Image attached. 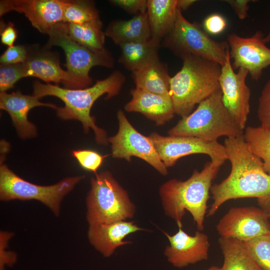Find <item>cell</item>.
I'll use <instances>...</instances> for the list:
<instances>
[{
  "label": "cell",
  "mask_w": 270,
  "mask_h": 270,
  "mask_svg": "<svg viewBox=\"0 0 270 270\" xmlns=\"http://www.w3.org/2000/svg\"><path fill=\"white\" fill-rule=\"evenodd\" d=\"M224 146L231 170L224 180L211 186L213 202L208 216H213L230 200L255 198L258 202H270V175L264 170L262 160L250 150L244 135L226 138Z\"/></svg>",
  "instance_id": "obj_1"
},
{
  "label": "cell",
  "mask_w": 270,
  "mask_h": 270,
  "mask_svg": "<svg viewBox=\"0 0 270 270\" xmlns=\"http://www.w3.org/2000/svg\"><path fill=\"white\" fill-rule=\"evenodd\" d=\"M124 80V75L116 70L108 78L97 80L92 86L83 88H67L35 81L33 95L39 98L50 96L61 100L64 105L56 109L58 116L64 120L80 121L86 133L92 128L97 143L106 145L108 142L106 132L96 124L95 118L91 116L90 110L96 100L102 96L106 94V98H110L118 94Z\"/></svg>",
  "instance_id": "obj_2"
},
{
  "label": "cell",
  "mask_w": 270,
  "mask_h": 270,
  "mask_svg": "<svg viewBox=\"0 0 270 270\" xmlns=\"http://www.w3.org/2000/svg\"><path fill=\"white\" fill-rule=\"evenodd\" d=\"M226 160H210L200 171L194 170L186 180L173 178L160 186L159 194L164 213L176 222L178 227H182V220L188 211L198 230H204L212 182Z\"/></svg>",
  "instance_id": "obj_3"
},
{
  "label": "cell",
  "mask_w": 270,
  "mask_h": 270,
  "mask_svg": "<svg viewBox=\"0 0 270 270\" xmlns=\"http://www.w3.org/2000/svg\"><path fill=\"white\" fill-rule=\"evenodd\" d=\"M182 66L170 78V96L175 114L182 118L192 112L196 104L220 90L222 66L201 57L186 56Z\"/></svg>",
  "instance_id": "obj_4"
},
{
  "label": "cell",
  "mask_w": 270,
  "mask_h": 270,
  "mask_svg": "<svg viewBox=\"0 0 270 270\" xmlns=\"http://www.w3.org/2000/svg\"><path fill=\"white\" fill-rule=\"evenodd\" d=\"M244 132L224 104L220 89L200 103L194 111L182 118L168 132L169 136L194 137L207 142H218L223 136H241Z\"/></svg>",
  "instance_id": "obj_5"
},
{
  "label": "cell",
  "mask_w": 270,
  "mask_h": 270,
  "mask_svg": "<svg viewBox=\"0 0 270 270\" xmlns=\"http://www.w3.org/2000/svg\"><path fill=\"white\" fill-rule=\"evenodd\" d=\"M86 206L89 225L126 220L133 218L136 212L128 192L108 170L96 174L91 178Z\"/></svg>",
  "instance_id": "obj_6"
},
{
  "label": "cell",
  "mask_w": 270,
  "mask_h": 270,
  "mask_svg": "<svg viewBox=\"0 0 270 270\" xmlns=\"http://www.w3.org/2000/svg\"><path fill=\"white\" fill-rule=\"evenodd\" d=\"M165 39L166 46L181 58L186 56H194L212 60L222 66L229 52L227 42L212 39L201 24L190 22L178 10L174 28Z\"/></svg>",
  "instance_id": "obj_7"
},
{
  "label": "cell",
  "mask_w": 270,
  "mask_h": 270,
  "mask_svg": "<svg viewBox=\"0 0 270 270\" xmlns=\"http://www.w3.org/2000/svg\"><path fill=\"white\" fill-rule=\"evenodd\" d=\"M84 178L78 176L63 179L50 186H40L21 178L4 164L0 166V198L2 200H38L48 206L58 216L60 204Z\"/></svg>",
  "instance_id": "obj_8"
},
{
  "label": "cell",
  "mask_w": 270,
  "mask_h": 270,
  "mask_svg": "<svg viewBox=\"0 0 270 270\" xmlns=\"http://www.w3.org/2000/svg\"><path fill=\"white\" fill-rule=\"evenodd\" d=\"M48 44L61 47L66 56L67 71L82 82L87 88L92 84L89 72L93 66H99L112 68L114 61L108 53L94 52L80 44L68 34L65 23L62 22L53 26L48 33Z\"/></svg>",
  "instance_id": "obj_9"
},
{
  "label": "cell",
  "mask_w": 270,
  "mask_h": 270,
  "mask_svg": "<svg viewBox=\"0 0 270 270\" xmlns=\"http://www.w3.org/2000/svg\"><path fill=\"white\" fill-rule=\"evenodd\" d=\"M118 129L117 133L108 138L114 158L131 160L138 157L150 164L163 176L168 174V168L160 160L154 144L148 136L138 132L130 123L124 112H117Z\"/></svg>",
  "instance_id": "obj_10"
},
{
  "label": "cell",
  "mask_w": 270,
  "mask_h": 270,
  "mask_svg": "<svg viewBox=\"0 0 270 270\" xmlns=\"http://www.w3.org/2000/svg\"><path fill=\"white\" fill-rule=\"evenodd\" d=\"M166 166H173L181 158L194 154L208 156L211 160H228L224 145L194 137L163 136L156 132L148 136Z\"/></svg>",
  "instance_id": "obj_11"
},
{
  "label": "cell",
  "mask_w": 270,
  "mask_h": 270,
  "mask_svg": "<svg viewBox=\"0 0 270 270\" xmlns=\"http://www.w3.org/2000/svg\"><path fill=\"white\" fill-rule=\"evenodd\" d=\"M216 230L220 237L245 242L269 232L270 220L260 208L232 207L220 220Z\"/></svg>",
  "instance_id": "obj_12"
},
{
  "label": "cell",
  "mask_w": 270,
  "mask_h": 270,
  "mask_svg": "<svg viewBox=\"0 0 270 270\" xmlns=\"http://www.w3.org/2000/svg\"><path fill=\"white\" fill-rule=\"evenodd\" d=\"M264 38L260 30L246 38L235 33L228 35L227 42L234 70L244 68L252 80L260 78L263 70L270 66V48L266 45Z\"/></svg>",
  "instance_id": "obj_13"
},
{
  "label": "cell",
  "mask_w": 270,
  "mask_h": 270,
  "mask_svg": "<svg viewBox=\"0 0 270 270\" xmlns=\"http://www.w3.org/2000/svg\"><path fill=\"white\" fill-rule=\"evenodd\" d=\"M248 71L244 68L233 69L230 52L226 61L222 66L219 78L222 100L226 108L244 130L250 112V90L246 80Z\"/></svg>",
  "instance_id": "obj_14"
},
{
  "label": "cell",
  "mask_w": 270,
  "mask_h": 270,
  "mask_svg": "<svg viewBox=\"0 0 270 270\" xmlns=\"http://www.w3.org/2000/svg\"><path fill=\"white\" fill-rule=\"evenodd\" d=\"M182 228L178 227L177 232L173 235L162 231L170 242L164 254L171 264L180 268L207 260L210 246L207 234L198 230L191 236Z\"/></svg>",
  "instance_id": "obj_15"
},
{
  "label": "cell",
  "mask_w": 270,
  "mask_h": 270,
  "mask_svg": "<svg viewBox=\"0 0 270 270\" xmlns=\"http://www.w3.org/2000/svg\"><path fill=\"white\" fill-rule=\"evenodd\" d=\"M63 0H2L0 15L10 11L22 13L32 26L46 34L56 24L63 22Z\"/></svg>",
  "instance_id": "obj_16"
},
{
  "label": "cell",
  "mask_w": 270,
  "mask_h": 270,
  "mask_svg": "<svg viewBox=\"0 0 270 270\" xmlns=\"http://www.w3.org/2000/svg\"><path fill=\"white\" fill-rule=\"evenodd\" d=\"M34 95L22 94L20 90L10 94L1 92L0 108L10 115L18 136L22 139L35 138L37 136L36 126L28 120L30 110L36 106H44L56 109V105L42 102Z\"/></svg>",
  "instance_id": "obj_17"
},
{
  "label": "cell",
  "mask_w": 270,
  "mask_h": 270,
  "mask_svg": "<svg viewBox=\"0 0 270 270\" xmlns=\"http://www.w3.org/2000/svg\"><path fill=\"white\" fill-rule=\"evenodd\" d=\"M139 230H148L134 222L121 220L110 224L90 225L88 238L90 243L104 257L111 256L119 246L130 244L124 240L130 234Z\"/></svg>",
  "instance_id": "obj_18"
},
{
  "label": "cell",
  "mask_w": 270,
  "mask_h": 270,
  "mask_svg": "<svg viewBox=\"0 0 270 270\" xmlns=\"http://www.w3.org/2000/svg\"><path fill=\"white\" fill-rule=\"evenodd\" d=\"M130 94L132 98L124 106L126 112L141 113L158 126L164 124L174 118L175 112L170 96L136 88L131 90Z\"/></svg>",
  "instance_id": "obj_19"
},
{
  "label": "cell",
  "mask_w": 270,
  "mask_h": 270,
  "mask_svg": "<svg viewBox=\"0 0 270 270\" xmlns=\"http://www.w3.org/2000/svg\"><path fill=\"white\" fill-rule=\"evenodd\" d=\"M25 77L38 78L47 84H62L65 88H86L84 84L67 70L60 67L57 58L47 54L28 58L24 63Z\"/></svg>",
  "instance_id": "obj_20"
},
{
  "label": "cell",
  "mask_w": 270,
  "mask_h": 270,
  "mask_svg": "<svg viewBox=\"0 0 270 270\" xmlns=\"http://www.w3.org/2000/svg\"><path fill=\"white\" fill-rule=\"evenodd\" d=\"M177 0H148L152 38L158 42L172 31L176 18Z\"/></svg>",
  "instance_id": "obj_21"
},
{
  "label": "cell",
  "mask_w": 270,
  "mask_h": 270,
  "mask_svg": "<svg viewBox=\"0 0 270 270\" xmlns=\"http://www.w3.org/2000/svg\"><path fill=\"white\" fill-rule=\"evenodd\" d=\"M104 34L119 46L128 42L150 40L152 34L148 14H136L127 20H114L110 24Z\"/></svg>",
  "instance_id": "obj_22"
},
{
  "label": "cell",
  "mask_w": 270,
  "mask_h": 270,
  "mask_svg": "<svg viewBox=\"0 0 270 270\" xmlns=\"http://www.w3.org/2000/svg\"><path fill=\"white\" fill-rule=\"evenodd\" d=\"M136 88L163 96H170V78L166 65L156 59L134 71Z\"/></svg>",
  "instance_id": "obj_23"
},
{
  "label": "cell",
  "mask_w": 270,
  "mask_h": 270,
  "mask_svg": "<svg viewBox=\"0 0 270 270\" xmlns=\"http://www.w3.org/2000/svg\"><path fill=\"white\" fill-rule=\"evenodd\" d=\"M160 43L152 38L146 40L135 41L120 45L121 54L119 62L128 70L136 71L159 58Z\"/></svg>",
  "instance_id": "obj_24"
},
{
  "label": "cell",
  "mask_w": 270,
  "mask_h": 270,
  "mask_svg": "<svg viewBox=\"0 0 270 270\" xmlns=\"http://www.w3.org/2000/svg\"><path fill=\"white\" fill-rule=\"evenodd\" d=\"M218 242L224 257L222 270H262L243 242L220 236Z\"/></svg>",
  "instance_id": "obj_25"
},
{
  "label": "cell",
  "mask_w": 270,
  "mask_h": 270,
  "mask_svg": "<svg viewBox=\"0 0 270 270\" xmlns=\"http://www.w3.org/2000/svg\"><path fill=\"white\" fill-rule=\"evenodd\" d=\"M64 23L68 34L78 44L98 54L108 53L104 46L105 34L102 30L101 21L81 24Z\"/></svg>",
  "instance_id": "obj_26"
},
{
  "label": "cell",
  "mask_w": 270,
  "mask_h": 270,
  "mask_svg": "<svg viewBox=\"0 0 270 270\" xmlns=\"http://www.w3.org/2000/svg\"><path fill=\"white\" fill-rule=\"evenodd\" d=\"M244 138L250 150L262 160L264 170L270 175V128L260 126H246Z\"/></svg>",
  "instance_id": "obj_27"
},
{
  "label": "cell",
  "mask_w": 270,
  "mask_h": 270,
  "mask_svg": "<svg viewBox=\"0 0 270 270\" xmlns=\"http://www.w3.org/2000/svg\"><path fill=\"white\" fill-rule=\"evenodd\" d=\"M63 22L84 24L100 21L98 10L90 1L63 0Z\"/></svg>",
  "instance_id": "obj_28"
},
{
  "label": "cell",
  "mask_w": 270,
  "mask_h": 270,
  "mask_svg": "<svg viewBox=\"0 0 270 270\" xmlns=\"http://www.w3.org/2000/svg\"><path fill=\"white\" fill-rule=\"evenodd\" d=\"M243 242L262 270H270V231Z\"/></svg>",
  "instance_id": "obj_29"
},
{
  "label": "cell",
  "mask_w": 270,
  "mask_h": 270,
  "mask_svg": "<svg viewBox=\"0 0 270 270\" xmlns=\"http://www.w3.org/2000/svg\"><path fill=\"white\" fill-rule=\"evenodd\" d=\"M25 78L24 64H0V91L6 92L20 78Z\"/></svg>",
  "instance_id": "obj_30"
},
{
  "label": "cell",
  "mask_w": 270,
  "mask_h": 270,
  "mask_svg": "<svg viewBox=\"0 0 270 270\" xmlns=\"http://www.w3.org/2000/svg\"><path fill=\"white\" fill-rule=\"evenodd\" d=\"M72 156L84 170L96 173L108 155L102 156L98 152L90 150H78L72 152Z\"/></svg>",
  "instance_id": "obj_31"
},
{
  "label": "cell",
  "mask_w": 270,
  "mask_h": 270,
  "mask_svg": "<svg viewBox=\"0 0 270 270\" xmlns=\"http://www.w3.org/2000/svg\"><path fill=\"white\" fill-rule=\"evenodd\" d=\"M258 116L260 126L270 128V79L264 85L259 98Z\"/></svg>",
  "instance_id": "obj_32"
},
{
  "label": "cell",
  "mask_w": 270,
  "mask_h": 270,
  "mask_svg": "<svg viewBox=\"0 0 270 270\" xmlns=\"http://www.w3.org/2000/svg\"><path fill=\"white\" fill-rule=\"evenodd\" d=\"M28 57L23 46H13L8 47L0 56V62L4 64H16L24 63Z\"/></svg>",
  "instance_id": "obj_33"
},
{
  "label": "cell",
  "mask_w": 270,
  "mask_h": 270,
  "mask_svg": "<svg viewBox=\"0 0 270 270\" xmlns=\"http://www.w3.org/2000/svg\"><path fill=\"white\" fill-rule=\"evenodd\" d=\"M226 26V18L220 14H211L204 20L202 27L208 34L216 35L222 33Z\"/></svg>",
  "instance_id": "obj_34"
},
{
  "label": "cell",
  "mask_w": 270,
  "mask_h": 270,
  "mask_svg": "<svg viewBox=\"0 0 270 270\" xmlns=\"http://www.w3.org/2000/svg\"><path fill=\"white\" fill-rule=\"evenodd\" d=\"M110 2L127 12L136 15L147 12L148 0H112Z\"/></svg>",
  "instance_id": "obj_35"
},
{
  "label": "cell",
  "mask_w": 270,
  "mask_h": 270,
  "mask_svg": "<svg viewBox=\"0 0 270 270\" xmlns=\"http://www.w3.org/2000/svg\"><path fill=\"white\" fill-rule=\"evenodd\" d=\"M17 36V31L14 28V24L10 22L1 30V42L8 47L13 46Z\"/></svg>",
  "instance_id": "obj_36"
},
{
  "label": "cell",
  "mask_w": 270,
  "mask_h": 270,
  "mask_svg": "<svg viewBox=\"0 0 270 270\" xmlns=\"http://www.w3.org/2000/svg\"><path fill=\"white\" fill-rule=\"evenodd\" d=\"M225 2L230 6L239 19L242 20L247 17L248 12L249 9L248 4L251 0H226Z\"/></svg>",
  "instance_id": "obj_37"
},
{
  "label": "cell",
  "mask_w": 270,
  "mask_h": 270,
  "mask_svg": "<svg viewBox=\"0 0 270 270\" xmlns=\"http://www.w3.org/2000/svg\"><path fill=\"white\" fill-rule=\"evenodd\" d=\"M196 2L195 0H177V9L180 11L186 10Z\"/></svg>",
  "instance_id": "obj_38"
},
{
  "label": "cell",
  "mask_w": 270,
  "mask_h": 270,
  "mask_svg": "<svg viewBox=\"0 0 270 270\" xmlns=\"http://www.w3.org/2000/svg\"><path fill=\"white\" fill-rule=\"evenodd\" d=\"M0 144H1V154H2V156H3L4 155H5L7 153V152H8L9 148H10V144L8 142L4 140L1 141Z\"/></svg>",
  "instance_id": "obj_39"
},
{
  "label": "cell",
  "mask_w": 270,
  "mask_h": 270,
  "mask_svg": "<svg viewBox=\"0 0 270 270\" xmlns=\"http://www.w3.org/2000/svg\"><path fill=\"white\" fill-rule=\"evenodd\" d=\"M258 206L261 208L266 212L270 220V202L263 203Z\"/></svg>",
  "instance_id": "obj_40"
},
{
  "label": "cell",
  "mask_w": 270,
  "mask_h": 270,
  "mask_svg": "<svg viewBox=\"0 0 270 270\" xmlns=\"http://www.w3.org/2000/svg\"><path fill=\"white\" fill-rule=\"evenodd\" d=\"M264 41L266 44L270 42V30L268 35L264 38Z\"/></svg>",
  "instance_id": "obj_41"
},
{
  "label": "cell",
  "mask_w": 270,
  "mask_h": 270,
  "mask_svg": "<svg viewBox=\"0 0 270 270\" xmlns=\"http://www.w3.org/2000/svg\"><path fill=\"white\" fill-rule=\"evenodd\" d=\"M208 270H222L220 268L216 266H212L210 267Z\"/></svg>",
  "instance_id": "obj_42"
}]
</instances>
